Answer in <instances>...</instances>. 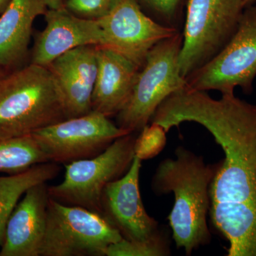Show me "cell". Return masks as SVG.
<instances>
[{"label": "cell", "mask_w": 256, "mask_h": 256, "mask_svg": "<svg viewBox=\"0 0 256 256\" xmlns=\"http://www.w3.org/2000/svg\"><path fill=\"white\" fill-rule=\"evenodd\" d=\"M174 154V159L168 158L158 165L152 188L156 195L174 194V206L168 220L176 248L190 256L212 240L207 216L210 184L218 162L206 164L203 156L182 146H178Z\"/></svg>", "instance_id": "cell-1"}, {"label": "cell", "mask_w": 256, "mask_h": 256, "mask_svg": "<svg viewBox=\"0 0 256 256\" xmlns=\"http://www.w3.org/2000/svg\"><path fill=\"white\" fill-rule=\"evenodd\" d=\"M66 119L48 67L31 64L0 80V139L32 134Z\"/></svg>", "instance_id": "cell-2"}, {"label": "cell", "mask_w": 256, "mask_h": 256, "mask_svg": "<svg viewBox=\"0 0 256 256\" xmlns=\"http://www.w3.org/2000/svg\"><path fill=\"white\" fill-rule=\"evenodd\" d=\"M182 45V35L178 32L150 52L140 69L132 95L116 116L118 127L132 133L140 131L165 99L188 87L178 65Z\"/></svg>", "instance_id": "cell-3"}, {"label": "cell", "mask_w": 256, "mask_h": 256, "mask_svg": "<svg viewBox=\"0 0 256 256\" xmlns=\"http://www.w3.org/2000/svg\"><path fill=\"white\" fill-rule=\"evenodd\" d=\"M136 139L130 133L118 138L97 156L66 164L63 182L48 186L50 198L102 215L101 197L104 188L129 170L134 158Z\"/></svg>", "instance_id": "cell-4"}, {"label": "cell", "mask_w": 256, "mask_h": 256, "mask_svg": "<svg viewBox=\"0 0 256 256\" xmlns=\"http://www.w3.org/2000/svg\"><path fill=\"white\" fill-rule=\"evenodd\" d=\"M245 8L244 0H188L178 56L184 78L223 50L236 32Z\"/></svg>", "instance_id": "cell-5"}, {"label": "cell", "mask_w": 256, "mask_h": 256, "mask_svg": "<svg viewBox=\"0 0 256 256\" xmlns=\"http://www.w3.org/2000/svg\"><path fill=\"white\" fill-rule=\"evenodd\" d=\"M122 239L104 216L50 197L40 256H105Z\"/></svg>", "instance_id": "cell-6"}, {"label": "cell", "mask_w": 256, "mask_h": 256, "mask_svg": "<svg viewBox=\"0 0 256 256\" xmlns=\"http://www.w3.org/2000/svg\"><path fill=\"white\" fill-rule=\"evenodd\" d=\"M256 78V5L244 10L236 32L212 60L186 77L188 87L200 92H254Z\"/></svg>", "instance_id": "cell-7"}, {"label": "cell", "mask_w": 256, "mask_h": 256, "mask_svg": "<svg viewBox=\"0 0 256 256\" xmlns=\"http://www.w3.org/2000/svg\"><path fill=\"white\" fill-rule=\"evenodd\" d=\"M108 117L92 110L64 120L32 133L50 162L68 164L94 158L118 138L130 134Z\"/></svg>", "instance_id": "cell-8"}, {"label": "cell", "mask_w": 256, "mask_h": 256, "mask_svg": "<svg viewBox=\"0 0 256 256\" xmlns=\"http://www.w3.org/2000/svg\"><path fill=\"white\" fill-rule=\"evenodd\" d=\"M97 20L102 34L101 46L118 52L140 68L153 47L178 32L146 16L136 0H117L107 14Z\"/></svg>", "instance_id": "cell-9"}, {"label": "cell", "mask_w": 256, "mask_h": 256, "mask_svg": "<svg viewBox=\"0 0 256 256\" xmlns=\"http://www.w3.org/2000/svg\"><path fill=\"white\" fill-rule=\"evenodd\" d=\"M142 160L134 156L129 170L109 183L101 197L102 215L128 240H146L161 234L159 224L148 215L140 196Z\"/></svg>", "instance_id": "cell-10"}, {"label": "cell", "mask_w": 256, "mask_h": 256, "mask_svg": "<svg viewBox=\"0 0 256 256\" xmlns=\"http://www.w3.org/2000/svg\"><path fill=\"white\" fill-rule=\"evenodd\" d=\"M44 15L46 26L37 37L32 64L48 67L74 48L102 46V32L98 20L80 18L64 6L47 10Z\"/></svg>", "instance_id": "cell-11"}, {"label": "cell", "mask_w": 256, "mask_h": 256, "mask_svg": "<svg viewBox=\"0 0 256 256\" xmlns=\"http://www.w3.org/2000/svg\"><path fill=\"white\" fill-rule=\"evenodd\" d=\"M97 46H84L69 50L48 66L56 82L66 119L92 110Z\"/></svg>", "instance_id": "cell-12"}, {"label": "cell", "mask_w": 256, "mask_h": 256, "mask_svg": "<svg viewBox=\"0 0 256 256\" xmlns=\"http://www.w3.org/2000/svg\"><path fill=\"white\" fill-rule=\"evenodd\" d=\"M47 183L28 188L6 224L0 256H40L46 230L50 194Z\"/></svg>", "instance_id": "cell-13"}, {"label": "cell", "mask_w": 256, "mask_h": 256, "mask_svg": "<svg viewBox=\"0 0 256 256\" xmlns=\"http://www.w3.org/2000/svg\"><path fill=\"white\" fill-rule=\"evenodd\" d=\"M97 60L92 109L110 118L128 104L140 68L127 57L105 46H97Z\"/></svg>", "instance_id": "cell-14"}, {"label": "cell", "mask_w": 256, "mask_h": 256, "mask_svg": "<svg viewBox=\"0 0 256 256\" xmlns=\"http://www.w3.org/2000/svg\"><path fill=\"white\" fill-rule=\"evenodd\" d=\"M42 0H11L0 16V68L20 62L28 52L32 26L44 14Z\"/></svg>", "instance_id": "cell-15"}, {"label": "cell", "mask_w": 256, "mask_h": 256, "mask_svg": "<svg viewBox=\"0 0 256 256\" xmlns=\"http://www.w3.org/2000/svg\"><path fill=\"white\" fill-rule=\"evenodd\" d=\"M60 172L58 164L48 162L35 165L23 172L0 176V248L6 224L21 197L32 186L47 183Z\"/></svg>", "instance_id": "cell-16"}, {"label": "cell", "mask_w": 256, "mask_h": 256, "mask_svg": "<svg viewBox=\"0 0 256 256\" xmlns=\"http://www.w3.org/2000/svg\"><path fill=\"white\" fill-rule=\"evenodd\" d=\"M45 162L48 160L32 134L0 139V173L18 174Z\"/></svg>", "instance_id": "cell-17"}, {"label": "cell", "mask_w": 256, "mask_h": 256, "mask_svg": "<svg viewBox=\"0 0 256 256\" xmlns=\"http://www.w3.org/2000/svg\"><path fill=\"white\" fill-rule=\"evenodd\" d=\"M170 254V242L164 232L146 240H122L111 244L105 256H166Z\"/></svg>", "instance_id": "cell-18"}, {"label": "cell", "mask_w": 256, "mask_h": 256, "mask_svg": "<svg viewBox=\"0 0 256 256\" xmlns=\"http://www.w3.org/2000/svg\"><path fill=\"white\" fill-rule=\"evenodd\" d=\"M166 144V132L156 124H148L140 130L134 142V156L141 160L152 159L164 150Z\"/></svg>", "instance_id": "cell-19"}, {"label": "cell", "mask_w": 256, "mask_h": 256, "mask_svg": "<svg viewBox=\"0 0 256 256\" xmlns=\"http://www.w3.org/2000/svg\"><path fill=\"white\" fill-rule=\"evenodd\" d=\"M117 0H66L64 8L80 18L97 20L107 14Z\"/></svg>", "instance_id": "cell-20"}, {"label": "cell", "mask_w": 256, "mask_h": 256, "mask_svg": "<svg viewBox=\"0 0 256 256\" xmlns=\"http://www.w3.org/2000/svg\"><path fill=\"white\" fill-rule=\"evenodd\" d=\"M156 14L170 21L176 13L180 0H142Z\"/></svg>", "instance_id": "cell-21"}, {"label": "cell", "mask_w": 256, "mask_h": 256, "mask_svg": "<svg viewBox=\"0 0 256 256\" xmlns=\"http://www.w3.org/2000/svg\"><path fill=\"white\" fill-rule=\"evenodd\" d=\"M48 9H60L64 6V0H42Z\"/></svg>", "instance_id": "cell-22"}, {"label": "cell", "mask_w": 256, "mask_h": 256, "mask_svg": "<svg viewBox=\"0 0 256 256\" xmlns=\"http://www.w3.org/2000/svg\"><path fill=\"white\" fill-rule=\"evenodd\" d=\"M11 0H0V13L3 12Z\"/></svg>", "instance_id": "cell-23"}, {"label": "cell", "mask_w": 256, "mask_h": 256, "mask_svg": "<svg viewBox=\"0 0 256 256\" xmlns=\"http://www.w3.org/2000/svg\"><path fill=\"white\" fill-rule=\"evenodd\" d=\"M255 1L256 0H244V2L246 5V6L252 5Z\"/></svg>", "instance_id": "cell-24"}, {"label": "cell", "mask_w": 256, "mask_h": 256, "mask_svg": "<svg viewBox=\"0 0 256 256\" xmlns=\"http://www.w3.org/2000/svg\"><path fill=\"white\" fill-rule=\"evenodd\" d=\"M4 76V74H3L2 72L1 68H0V80H1V79Z\"/></svg>", "instance_id": "cell-25"}]
</instances>
